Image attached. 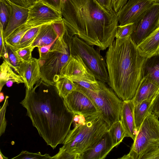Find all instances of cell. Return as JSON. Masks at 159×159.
<instances>
[{
  "mask_svg": "<svg viewBox=\"0 0 159 159\" xmlns=\"http://www.w3.org/2000/svg\"><path fill=\"white\" fill-rule=\"evenodd\" d=\"M20 103L48 145L53 149L63 143L70 130L75 114L66 106L55 85L41 79L31 89L26 88Z\"/></svg>",
  "mask_w": 159,
  "mask_h": 159,
  "instance_id": "6da1fadb",
  "label": "cell"
},
{
  "mask_svg": "<svg viewBox=\"0 0 159 159\" xmlns=\"http://www.w3.org/2000/svg\"><path fill=\"white\" fill-rule=\"evenodd\" d=\"M61 13L69 35L89 44L106 49L114 40L118 25L117 13L96 0H62Z\"/></svg>",
  "mask_w": 159,
  "mask_h": 159,
  "instance_id": "7a4b0ae2",
  "label": "cell"
},
{
  "mask_svg": "<svg viewBox=\"0 0 159 159\" xmlns=\"http://www.w3.org/2000/svg\"><path fill=\"white\" fill-rule=\"evenodd\" d=\"M108 84L123 101L133 99L142 79L145 57L140 55L130 36L116 39L106 52Z\"/></svg>",
  "mask_w": 159,
  "mask_h": 159,
  "instance_id": "3957f363",
  "label": "cell"
},
{
  "mask_svg": "<svg viewBox=\"0 0 159 159\" xmlns=\"http://www.w3.org/2000/svg\"><path fill=\"white\" fill-rule=\"evenodd\" d=\"M73 121L75 126L66 136L61 147L71 154L80 155L98 140L110 127L101 113L85 117L75 114Z\"/></svg>",
  "mask_w": 159,
  "mask_h": 159,
  "instance_id": "277c9868",
  "label": "cell"
},
{
  "mask_svg": "<svg viewBox=\"0 0 159 159\" xmlns=\"http://www.w3.org/2000/svg\"><path fill=\"white\" fill-rule=\"evenodd\" d=\"M72 38L66 30L57 38L48 52L39 57L41 79L44 82L55 85L60 78L61 71L71 57Z\"/></svg>",
  "mask_w": 159,
  "mask_h": 159,
  "instance_id": "5b68a950",
  "label": "cell"
},
{
  "mask_svg": "<svg viewBox=\"0 0 159 159\" xmlns=\"http://www.w3.org/2000/svg\"><path fill=\"white\" fill-rule=\"evenodd\" d=\"M100 89L97 91L88 89L76 83V89L87 96L100 111L103 120L111 126L120 120L123 101L104 83L100 81Z\"/></svg>",
  "mask_w": 159,
  "mask_h": 159,
  "instance_id": "8992f818",
  "label": "cell"
},
{
  "mask_svg": "<svg viewBox=\"0 0 159 159\" xmlns=\"http://www.w3.org/2000/svg\"><path fill=\"white\" fill-rule=\"evenodd\" d=\"M150 114L139 130L129 152L120 159H141L159 146V120Z\"/></svg>",
  "mask_w": 159,
  "mask_h": 159,
  "instance_id": "52a82bcc",
  "label": "cell"
},
{
  "mask_svg": "<svg viewBox=\"0 0 159 159\" xmlns=\"http://www.w3.org/2000/svg\"><path fill=\"white\" fill-rule=\"evenodd\" d=\"M70 47V54L78 55L97 80L108 83L106 62L98 50L76 35L72 37Z\"/></svg>",
  "mask_w": 159,
  "mask_h": 159,
  "instance_id": "ba28073f",
  "label": "cell"
},
{
  "mask_svg": "<svg viewBox=\"0 0 159 159\" xmlns=\"http://www.w3.org/2000/svg\"><path fill=\"white\" fill-rule=\"evenodd\" d=\"M134 23L130 37L138 46L159 25V2L154 4Z\"/></svg>",
  "mask_w": 159,
  "mask_h": 159,
  "instance_id": "9c48e42d",
  "label": "cell"
},
{
  "mask_svg": "<svg viewBox=\"0 0 159 159\" xmlns=\"http://www.w3.org/2000/svg\"><path fill=\"white\" fill-rule=\"evenodd\" d=\"M28 9L25 24L32 27L63 20L61 12L39 0Z\"/></svg>",
  "mask_w": 159,
  "mask_h": 159,
  "instance_id": "30bf717a",
  "label": "cell"
},
{
  "mask_svg": "<svg viewBox=\"0 0 159 159\" xmlns=\"http://www.w3.org/2000/svg\"><path fill=\"white\" fill-rule=\"evenodd\" d=\"M64 99L68 107L75 114L85 117L101 113L87 96L78 89L72 91Z\"/></svg>",
  "mask_w": 159,
  "mask_h": 159,
  "instance_id": "8fae6325",
  "label": "cell"
},
{
  "mask_svg": "<svg viewBox=\"0 0 159 159\" xmlns=\"http://www.w3.org/2000/svg\"><path fill=\"white\" fill-rule=\"evenodd\" d=\"M155 3L149 0H129L117 13L119 25L134 23Z\"/></svg>",
  "mask_w": 159,
  "mask_h": 159,
  "instance_id": "7c38bea8",
  "label": "cell"
},
{
  "mask_svg": "<svg viewBox=\"0 0 159 159\" xmlns=\"http://www.w3.org/2000/svg\"><path fill=\"white\" fill-rule=\"evenodd\" d=\"M15 71L22 78L26 88L31 89L41 79L39 59L33 58L28 61H23Z\"/></svg>",
  "mask_w": 159,
  "mask_h": 159,
  "instance_id": "4fadbf2b",
  "label": "cell"
},
{
  "mask_svg": "<svg viewBox=\"0 0 159 159\" xmlns=\"http://www.w3.org/2000/svg\"><path fill=\"white\" fill-rule=\"evenodd\" d=\"M108 131L90 147L80 155V159H103L114 148Z\"/></svg>",
  "mask_w": 159,
  "mask_h": 159,
  "instance_id": "5bb4252c",
  "label": "cell"
},
{
  "mask_svg": "<svg viewBox=\"0 0 159 159\" xmlns=\"http://www.w3.org/2000/svg\"><path fill=\"white\" fill-rule=\"evenodd\" d=\"M134 104L133 99L123 101L120 114V120L127 134V137L134 140L137 134L134 114Z\"/></svg>",
  "mask_w": 159,
  "mask_h": 159,
  "instance_id": "9a60e30c",
  "label": "cell"
},
{
  "mask_svg": "<svg viewBox=\"0 0 159 159\" xmlns=\"http://www.w3.org/2000/svg\"><path fill=\"white\" fill-rule=\"evenodd\" d=\"M10 3L12 8V12L4 30L5 39L16 30L25 24L28 16V8L18 5L10 1Z\"/></svg>",
  "mask_w": 159,
  "mask_h": 159,
  "instance_id": "2e32d148",
  "label": "cell"
},
{
  "mask_svg": "<svg viewBox=\"0 0 159 159\" xmlns=\"http://www.w3.org/2000/svg\"><path fill=\"white\" fill-rule=\"evenodd\" d=\"M141 77L159 87V52L145 58L142 66Z\"/></svg>",
  "mask_w": 159,
  "mask_h": 159,
  "instance_id": "e0dca14e",
  "label": "cell"
},
{
  "mask_svg": "<svg viewBox=\"0 0 159 159\" xmlns=\"http://www.w3.org/2000/svg\"><path fill=\"white\" fill-rule=\"evenodd\" d=\"M90 73L92 72L78 55L71 54L70 59L61 71L60 78L80 76Z\"/></svg>",
  "mask_w": 159,
  "mask_h": 159,
  "instance_id": "ac0fdd59",
  "label": "cell"
},
{
  "mask_svg": "<svg viewBox=\"0 0 159 159\" xmlns=\"http://www.w3.org/2000/svg\"><path fill=\"white\" fill-rule=\"evenodd\" d=\"M159 91V87L147 79L143 78L133 99L134 104L145 100L154 99Z\"/></svg>",
  "mask_w": 159,
  "mask_h": 159,
  "instance_id": "d6986e66",
  "label": "cell"
},
{
  "mask_svg": "<svg viewBox=\"0 0 159 159\" xmlns=\"http://www.w3.org/2000/svg\"><path fill=\"white\" fill-rule=\"evenodd\" d=\"M137 47L140 55L145 57L159 52V25Z\"/></svg>",
  "mask_w": 159,
  "mask_h": 159,
  "instance_id": "ffe728a7",
  "label": "cell"
},
{
  "mask_svg": "<svg viewBox=\"0 0 159 159\" xmlns=\"http://www.w3.org/2000/svg\"><path fill=\"white\" fill-rule=\"evenodd\" d=\"M58 37V35L51 24L41 25L39 33L31 45L40 47L53 44Z\"/></svg>",
  "mask_w": 159,
  "mask_h": 159,
  "instance_id": "44dd1931",
  "label": "cell"
},
{
  "mask_svg": "<svg viewBox=\"0 0 159 159\" xmlns=\"http://www.w3.org/2000/svg\"><path fill=\"white\" fill-rule=\"evenodd\" d=\"M7 61L4 60L0 66V91L4 85L8 81L17 84L24 83L21 77L15 72Z\"/></svg>",
  "mask_w": 159,
  "mask_h": 159,
  "instance_id": "7402d4cb",
  "label": "cell"
},
{
  "mask_svg": "<svg viewBox=\"0 0 159 159\" xmlns=\"http://www.w3.org/2000/svg\"><path fill=\"white\" fill-rule=\"evenodd\" d=\"M153 99L145 100L134 105V116L138 131L145 119L151 114L149 111V110Z\"/></svg>",
  "mask_w": 159,
  "mask_h": 159,
  "instance_id": "603a6c76",
  "label": "cell"
},
{
  "mask_svg": "<svg viewBox=\"0 0 159 159\" xmlns=\"http://www.w3.org/2000/svg\"><path fill=\"white\" fill-rule=\"evenodd\" d=\"M67 78L88 89L97 91L100 89V81L97 80L92 73L80 76H71Z\"/></svg>",
  "mask_w": 159,
  "mask_h": 159,
  "instance_id": "cb8c5ba5",
  "label": "cell"
},
{
  "mask_svg": "<svg viewBox=\"0 0 159 159\" xmlns=\"http://www.w3.org/2000/svg\"><path fill=\"white\" fill-rule=\"evenodd\" d=\"M108 131L114 147L119 145L124 138L127 137L126 132L120 120L113 123L110 127Z\"/></svg>",
  "mask_w": 159,
  "mask_h": 159,
  "instance_id": "d4e9b609",
  "label": "cell"
},
{
  "mask_svg": "<svg viewBox=\"0 0 159 159\" xmlns=\"http://www.w3.org/2000/svg\"><path fill=\"white\" fill-rule=\"evenodd\" d=\"M55 85L60 95L63 98L76 89V84L66 77L60 78Z\"/></svg>",
  "mask_w": 159,
  "mask_h": 159,
  "instance_id": "484cf974",
  "label": "cell"
},
{
  "mask_svg": "<svg viewBox=\"0 0 159 159\" xmlns=\"http://www.w3.org/2000/svg\"><path fill=\"white\" fill-rule=\"evenodd\" d=\"M33 27L25 24L14 31L5 39L6 43L17 49H18L20 43L25 33Z\"/></svg>",
  "mask_w": 159,
  "mask_h": 159,
  "instance_id": "4316f807",
  "label": "cell"
},
{
  "mask_svg": "<svg viewBox=\"0 0 159 159\" xmlns=\"http://www.w3.org/2000/svg\"><path fill=\"white\" fill-rule=\"evenodd\" d=\"M0 24L4 30L12 14V8L9 0H0Z\"/></svg>",
  "mask_w": 159,
  "mask_h": 159,
  "instance_id": "83f0119b",
  "label": "cell"
},
{
  "mask_svg": "<svg viewBox=\"0 0 159 159\" xmlns=\"http://www.w3.org/2000/svg\"><path fill=\"white\" fill-rule=\"evenodd\" d=\"M8 55V60L7 61L9 65L15 70L23 61L18 55L16 50L17 49L5 43Z\"/></svg>",
  "mask_w": 159,
  "mask_h": 159,
  "instance_id": "f1b7e54d",
  "label": "cell"
},
{
  "mask_svg": "<svg viewBox=\"0 0 159 159\" xmlns=\"http://www.w3.org/2000/svg\"><path fill=\"white\" fill-rule=\"evenodd\" d=\"M41 26L34 27L29 30L21 40L18 48L31 45L37 36Z\"/></svg>",
  "mask_w": 159,
  "mask_h": 159,
  "instance_id": "f546056e",
  "label": "cell"
},
{
  "mask_svg": "<svg viewBox=\"0 0 159 159\" xmlns=\"http://www.w3.org/2000/svg\"><path fill=\"white\" fill-rule=\"evenodd\" d=\"M134 27V23L123 25H118L117 28L115 38L116 39H121L130 36Z\"/></svg>",
  "mask_w": 159,
  "mask_h": 159,
  "instance_id": "4dcf8cb0",
  "label": "cell"
},
{
  "mask_svg": "<svg viewBox=\"0 0 159 159\" xmlns=\"http://www.w3.org/2000/svg\"><path fill=\"white\" fill-rule=\"evenodd\" d=\"M12 159H52V157L49 154H41L40 152L32 153L26 151H23L17 156Z\"/></svg>",
  "mask_w": 159,
  "mask_h": 159,
  "instance_id": "1f68e13d",
  "label": "cell"
},
{
  "mask_svg": "<svg viewBox=\"0 0 159 159\" xmlns=\"http://www.w3.org/2000/svg\"><path fill=\"white\" fill-rule=\"evenodd\" d=\"M35 47L31 45L17 49V52L20 58L23 61H28L33 57L32 53Z\"/></svg>",
  "mask_w": 159,
  "mask_h": 159,
  "instance_id": "d6a6232c",
  "label": "cell"
},
{
  "mask_svg": "<svg viewBox=\"0 0 159 159\" xmlns=\"http://www.w3.org/2000/svg\"><path fill=\"white\" fill-rule=\"evenodd\" d=\"M8 96H6L5 100L3 105L0 109V136L4 133L7 125L5 115L7 107L8 104Z\"/></svg>",
  "mask_w": 159,
  "mask_h": 159,
  "instance_id": "836d02e7",
  "label": "cell"
},
{
  "mask_svg": "<svg viewBox=\"0 0 159 159\" xmlns=\"http://www.w3.org/2000/svg\"><path fill=\"white\" fill-rule=\"evenodd\" d=\"M80 159V154H71L63 149L61 147L58 152L55 156L52 157V159Z\"/></svg>",
  "mask_w": 159,
  "mask_h": 159,
  "instance_id": "e575fe53",
  "label": "cell"
},
{
  "mask_svg": "<svg viewBox=\"0 0 159 159\" xmlns=\"http://www.w3.org/2000/svg\"><path fill=\"white\" fill-rule=\"evenodd\" d=\"M4 30L1 25L0 24V57L4 60L7 61L8 55L7 50L5 39L3 35Z\"/></svg>",
  "mask_w": 159,
  "mask_h": 159,
  "instance_id": "d590c367",
  "label": "cell"
},
{
  "mask_svg": "<svg viewBox=\"0 0 159 159\" xmlns=\"http://www.w3.org/2000/svg\"><path fill=\"white\" fill-rule=\"evenodd\" d=\"M151 113L158 118L159 117V91L157 93L150 106L149 110Z\"/></svg>",
  "mask_w": 159,
  "mask_h": 159,
  "instance_id": "8d00e7d4",
  "label": "cell"
},
{
  "mask_svg": "<svg viewBox=\"0 0 159 159\" xmlns=\"http://www.w3.org/2000/svg\"><path fill=\"white\" fill-rule=\"evenodd\" d=\"M61 12L62 0H38Z\"/></svg>",
  "mask_w": 159,
  "mask_h": 159,
  "instance_id": "74e56055",
  "label": "cell"
},
{
  "mask_svg": "<svg viewBox=\"0 0 159 159\" xmlns=\"http://www.w3.org/2000/svg\"><path fill=\"white\" fill-rule=\"evenodd\" d=\"M54 30L57 33L58 37L64 34L66 31L63 20L51 23Z\"/></svg>",
  "mask_w": 159,
  "mask_h": 159,
  "instance_id": "f35d334b",
  "label": "cell"
},
{
  "mask_svg": "<svg viewBox=\"0 0 159 159\" xmlns=\"http://www.w3.org/2000/svg\"><path fill=\"white\" fill-rule=\"evenodd\" d=\"M18 5L29 8L36 2L38 0H9Z\"/></svg>",
  "mask_w": 159,
  "mask_h": 159,
  "instance_id": "ab89813d",
  "label": "cell"
},
{
  "mask_svg": "<svg viewBox=\"0 0 159 159\" xmlns=\"http://www.w3.org/2000/svg\"><path fill=\"white\" fill-rule=\"evenodd\" d=\"M141 159H159V146L144 155Z\"/></svg>",
  "mask_w": 159,
  "mask_h": 159,
  "instance_id": "60d3db41",
  "label": "cell"
},
{
  "mask_svg": "<svg viewBox=\"0 0 159 159\" xmlns=\"http://www.w3.org/2000/svg\"><path fill=\"white\" fill-rule=\"evenodd\" d=\"M128 0H113L112 9L117 13L127 3Z\"/></svg>",
  "mask_w": 159,
  "mask_h": 159,
  "instance_id": "b9f144b4",
  "label": "cell"
},
{
  "mask_svg": "<svg viewBox=\"0 0 159 159\" xmlns=\"http://www.w3.org/2000/svg\"><path fill=\"white\" fill-rule=\"evenodd\" d=\"M98 3L107 10H110L112 9L113 0H96Z\"/></svg>",
  "mask_w": 159,
  "mask_h": 159,
  "instance_id": "7bdbcfd3",
  "label": "cell"
},
{
  "mask_svg": "<svg viewBox=\"0 0 159 159\" xmlns=\"http://www.w3.org/2000/svg\"><path fill=\"white\" fill-rule=\"evenodd\" d=\"M52 44L47 46L38 47L39 57L47 53L50 49Z\"/></svg>",
  "mask_w": 159,
  "mask_h": 159,
  "instance_id": "ee69618b",
  "label": "cell"
},
{
  "mask_svg": "<svg viewBox=\"0 0 159 159\" xmlns=\"http://www.w3.org/2000/svg\"><path fill=\"white\" fill-rule=\"evenodd\" d=\"M4 96L2 92H1L0 93V102H1L4 99Z\"/></svg>",
  "mask_w": 159,
  "mask_h": 159,
  "instance_id": "f6af8a7d",
  "label": "cell"
},
{
  "mask_svg": "<svg viewBox=\"0 0 159 159\" xmlns=\"http://www.w3.org/2000/svg\"><path fill=\"white\" fill-rule=\"evenodd\" d=\"M13 83H14L12 81H8L7 83L6 84L7 87H11L12 86Z\"/></svg>",
  "mask_w": 159,
  "mask_h": 159,
  "instance_id": "bcb514c9",
  "label": "cell"
},
{
  "mask_svg": "<svg viewBox=\"0 0 159 159\" xmlns=\"http://www.w3.org/2000/svg\"><path fill=\"white\" fill-rule=\"evenodd\" d=\"M0 159H8V158L5 157L2 153L1 151H0Z\"/></svg>",
  "mask_w": 159,
  "mask_h": 159,
  "instance_id": "7dc6e473",
  "label": "cell"
},
{
  "mask_svg": "<svg viewBox=\"0 0 159 159\" xmlns=\"http://www.w3.org/2000/svg\"><path fill=\"white\" fill-rule=\"evenodd\" d=\"M154 3H158L159 2V0H149Z\"/></svg>",
  "mask_w": 159,
  "mask_h": 159,
  "instance_id": "c3c4849f",
  "label": "cell"
}]
</instances>
